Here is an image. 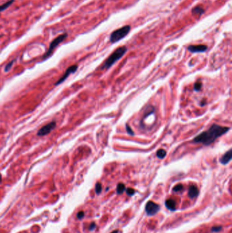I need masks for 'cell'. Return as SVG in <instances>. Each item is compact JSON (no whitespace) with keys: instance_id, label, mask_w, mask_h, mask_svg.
<instances>
[{"instance_id":"obj_1","label":"cell","mask_w":232,"mask_h":233,"mask_svg":"<svg viewBox=\"0 0 232 233\" xmlns=\"http://www.w3.org/2000/svg\"><path fill=\"white\" fill-rule=\"evenodd\" d=\"M230 130L229 127L221 126L217 124H213L208 130L202 132L193 139L194 143H202V145L208 146L215 142L221 136L226 134Z\"/></svg>"},{"instance_id":"obj_2","label":"cell","mask_w":232,"mask_h":233,"mask_svg":"<svg viewBox=\"0 0 232 233\" xmlns=\"http://www.w3.org/2000/svg\"><path fill=\"white\" fill-rule=\"evenodd\" d=\"M127 51V48L126 46H121V47L118 48L114 51L111 55H110L108 58L107 59L104 63H103V65L101 67L102 70H106L108 69L111 67L112 65L115 63L118 60L122 58L123 55L125 54L126 52Z\"/></svg>"},{"instance_id":"obj_3","label":"cell","mask_w":232,"mask_h":233,"mask_svg":"<svg viewBox=\"0 0 232 233\" xmlns=\"http://www.w3.org/2000/svg\"><path fill=\"white\" fill-rule=\"evenodd\" d=\"M131 30L130 26H125L122 27H121L118 30L114 31L112 33L110 34V41L112 44L120 41L128 35Z\"/></svg>"},{"instance_id":"obj_4","label":"cell","mask_w":232,"mask_h":233,"mask_svg":"<svg viewBox=\"0 0 232 233\" xmlns=\"http://www.w3.org/2000/svg\"><path fill=\"white\" fill-rule=\"evenodd\" d=\"M67 34H63L59 35V36H57L55 39H54V40L51 42V44H50L48 51H46V53L43 55V59H46V58L49 57L50 55L52 54V53L53 52V51H54L55 49L59 44H61V43L64 40H65V39L67 38Z\"/></svg>"},{"instance_id":"obj_5","label":"cell","mask_w":232,"mask_h":233,"mask_svg":"<svg viewBox=\"0 0 232 233\" xmlns=\"http://www.w3.org/2000/svg\"><path fill=\"white\" fill-rule=\"evenodd\" d=\"M56 122L55 121H52V122L46 124L44 126L40 129V130L38 132V136L40 137H43V136L48 135L49 133L54 130L56 127Z\"/></svg>"},{"instance_id":"obj_6","label":"cell","mask_w":232,"mask_h":233,"mask_svg":"<svg viewBox=\"0 0 232 233\" xmlns=\"http://www.w3.org/2000/svg\"><path fill=\"white\" fill-rule=\"evenodd\" d=\"M160 209V207L158 205L152 201H149L147 203L146 205V212L148 216H154L156 213H158Z\"/></svg>"},{"instance_id":"obj_7","label":"cell","mask_w":232,"mask_h":233,"mask_svg":"<svg viewBox=\"0 0 232 233\" xmlns=\"http://www.w3.org/2000/svg\"><path fill=\"white\" fill-rule=\"evenodd\" d=\"M77 69H78V66L76 65H73L72 66H70L66 70V72L64 73L63 76L59 78V80L57 82H56L55 85H59L60 84H61L63 81H65L66 80V78L68 77L71 74L74 73L77 70Z\"/></svg>"},{"instance_id":"obj_8","label":"cell","mask_w":232,"mask_h":233,"mask_svg":"<svg viewBox=\"0 0 232 233\" xmlns=\"http://www.w3.org/2000/svg\"><path fill=\"white\" fill-rule=\"evenodd\" d=\"M188 51L191 53H203L207 51L208 46L204 44L190 45L188 46Z\"/></svg>"},{"instance_id":"obj_9","label":"cell","mask_w":232,"mask_h":233,"mask_svg":"<svg viewBox=\"0 0 232 233\" xmlns=\"http://www.w3.org/2000/svg\"><path fill=\"white\" fill-rule=\"evenodd\" d=\"M231 156H232L231 149H230L229 151H227L225 153L224 155L223 156V157L220 159V162L221 164H224V165L227 164L231 160Z\"/></svg>"},{"instance_id":"obj_10","label":"cell","mask_w":232,"mask_h":233,"mask_svg":"<svg viewBox=\"0 0 232 233\" xmlns=\"http://www.w3.org/2000/svg\"><path fill=\"white\" fill-rule=\"evenodd\" d=\"M188 194L191 198H194L197 197L199 194L198 188L195 185H191L189 189Z\"/></svg>"},{"instance_id":"obj_11","label":"cell","mask_w":232,"mask_h":233,"mask_svg":"<svg viewBox=\"0 0 232 233\" xmlns=\"http://www.w3.org/2000/svg\"><path fill=\"white\" fill-rule=\"evenodd\" d=\"M176 202L172 199H167L165 203L166 207L170 211L176 210Z\"/></svg>"},{"instance_id":"obj_12","label":"cell","mask_w":232,"mask_h":233,"mask_svg":"<svg viewBox=\"0 0 232 233\" xmlns=\"http://www.w3.org/2000/svg\"><path fill=\"white\" fill-rule=\"evenodd\" d=\"M204 12H205V10L203 9L202 7L200 6H196V7H195L194 8H193V10H192V14H194V15L201 16Z\"/></svg>"},{"instance_id":"obj_13","label":"cell","mask_w":232,"mask_h":233,"mask_svg":"<svg viewBox=\"0 0 232 233\" xmlns=\"http://www.w3.org/2000/svg\"><path fill=\"white\" fill-rule=\"evenodd\" d=\"M14 2H15V0H9V1H8L7 2L3 3V4L0 6V12L3 11V10H5L7 8H8L9 7L14 3Z\"/></svg>"},{"instance_id":"obj_14","label":"cell","mask_w":232,"mask_h":233,"mask_svg":"<svg viewBox=\"0 0 232 233\" xmlns=\"http://www.w3.org/2000/svg\"><path fill=\"white\" fill-rule=\"evenodd\" d=\"M125 190V185L123 184H119L117 185L116 192L118 194H121Z\"/></svg>"},{"instance_id":"obj_15","label":"cell","mask_w":232,"mask_h":233,"mask_svg":"<svg viewBox=\"0 0 232 233\" xmlns=\"http://www.w3.org/2000/svg\"><path fill=\"white\" fill-rule=\"evenodd\" d=\"M166 156V151L164 149H159L157 151V157L159 159H163Z\"/></svg>"},{"instance_id":"obj_16","label":"cell","mask_w":232,"mask_h":233,"mask_svg":"<svg viewBox=\"0 0 232 233\" xmlns=\"http://www.w3.org/2000/svg\"><path fill=\"white\" fill-rule=\"evenodd\" d=\"M102 185L100 183H97L95 185V192L96 193H98V194H99V193H100L101 192H102Z\"/></svg>"},{"instance_id":"obj_17","label":"cell","mask_w":232,"mask_h":233,"mask_svg":"<svg viewBox=\"0 0 232 233\" xmlns=\"http://www.w3.org/2000/svg\"><path fill=\"white\" fill-rule=\"evenodd\" d=\"M202 84L201 82H195V84L194 85V90L195 91H200V89H202Z\"/></svg>"},{"instance_id":"obj_18","label":"cell","mask_w":232,"mask_h":233,"mask_svg":"<svg viewBox=\"0 0 232 233\" xmlns=\"http://www.w3.org/2000/svg\"><path fill=\"white\" fill-rule=\"evenodd\" d=\"M183 189V185H182V184H178V185L174 186V188H173V191L174 192H180Z\"/></svg>"},{"instance_id":"obj_19","label":"cell","mask_w":232,"mask_h":233,"mask_svg":"<svg viewBox=\"0 0 232 233\" xmlns=\"http://www.w3.org/2000/svg\"><path fill=\"white\" fill-rule=\"evenodd\" d=\"M14 62H15V60H14V61H12V62H9L8 64H7V65L6 66V67H5V70H4L5 72H8V71L10 70V69H11L12 66H13Z\"/></svg>"},{"instance_id":"obj_20","label":"cell","mask_w":232,"mask_h":233,"mask_svg":"<svg viewBox=\"0 0 232 233\" xmlns=\"http://www.w3.org/2000/svg\"><path fill=\"white\" fill-rule=\"evenodd\" d=\"M125 127H126V131H127V133L129 134H130V135H131V136H134V133L133 130H132V129L131 128V127L130 126V125H128V124H127Z\"/></svg>"},{"instance_id":"obj_21","label":"cell","mask_w":232,"mask_h":233,"mask_svg":"<svg viewBox=\"0 0 232 233\" xmlns=\"http://www.w3.org/2000/svg\"><path fill=\"white\" fill-rule=\"evenodd\" d=\"M126 192H127V193L128 195L131 196H133L134 194V193H135V190H134V189H132V188H128V189H126Z\"/></svg>"},{"instance_id":"obj_22","label":"cell","mask_w":232,"mask_h":233,"mask_svg":"<svg viewBox=\"0 0 232 233\" xmlns=\"http://www.w3.org/2000/svg\"><path fill=\"white\" fill-rule=\"evenodd\" d=\"M222 230V227L221 226H214L212 228V232H219Z\"/></svg>"},{"instance_id":"obj_23","label":"cell","mask_w":232,"mask_h":233,"mask_svg":"<svg viewBox=\"0 0 232 233\" xmlns=\"http://www.w3.org/2000/svg\"><path fill=\"white\" fill-rule=\"evenodd\" d=\"M84 213L83 211H80V212L77 214V217L78 219H82V218L84 217Z\"/></svg>"},{"instance_id":"obj_24","label":"cell","mask_w":232,"mask_h":233,"mask_svg":"<svg viewBox=\"0 0 232 233\" xmlns=\"http://www.w3.org/2000/svg\"><path fill=\"white\" fill-rule=\"evenodd\" d=\"M95 226H96L95 224V223H92L91 224V226H90V227H89V229H90V231H93L94 229L95 228Z\"/></svg>"},{"instance_id":"obj_25","label":"cell","mask_w":232,"mask_h":233,"mask_svg":"<svg viewBox=\"0 0 232 233\" xmlns=\"http://www.w3.org/2000/svg\"><path fill=\"white\" fill-rule=\"evenodd\" d=\"M111 233H119V231H118V230H115V231H114L113 232H112Z\"/></svg>"},{"instance_id":"obj_26","label":"cell","mask_w":232,"mask_h":233,"mask_svg":"<svg viewBox=\"0 0 232 233\" xmlns=\"http://www.w3.org/2000/svg\"><path fill=\"white\" fill-rule=\"evenodd\" d=\"M1 181H2V175H0V182H1Z\"/></svg>"}]
</instances>
